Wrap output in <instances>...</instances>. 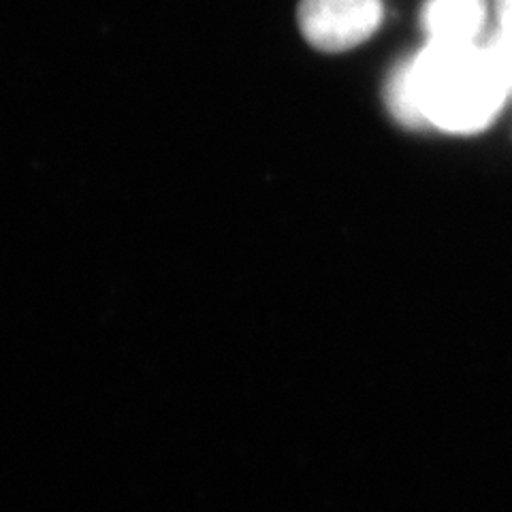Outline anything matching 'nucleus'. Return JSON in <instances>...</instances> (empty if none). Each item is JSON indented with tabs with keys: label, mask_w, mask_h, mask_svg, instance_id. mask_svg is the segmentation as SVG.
<instances>
[{
	"label": "nucleus",
	"mask_w": 512,
	"mask_h": 512,
	"mask_svg": "<svg viewBox=\"0 0 512 512\" xmlns=\"http://www.w3.org/2000/svg\"><path fill=\"white\" fill-rule=\"evenodd\" d=\"M412 75L429 126L446 133L483 131L510 96L478 41L429 39L423 50L412 56Z\"/></svg>",
	"instance_id": "nucleus-1"
},
{
	"label": "nucleus",
	"mask_w": 512,
	"mask_h": 512,
	"mask_svg": "<svg viewBox=\"0 0 512 512\" xmlns=\"http://www.w3.org/2000/svg\"><path fill=\"white\" fill-rule=\"evenodd\" d=\"M303 39L320 52H346L370 39L382 22L380 0H301Z\"/></svg>",
	"instance_id": "nucleus-2"
},
{
	"label": "nucleus",
	"mask_w": 512,
	"mask_h": 512,
	"mask_svg": "<svg viewBox=\"0 0 512 512\" xmlns=\"http://www.w3.org/2000/svg\"><path fill=\"white\" fill-rule=\"evenodd\" d=\"M485 18V0H427L423 7V28L436 41H476Z\"/></svg>",
	"instance_id": "nucleus-3"
},
{
	"label": "nucleus",
	"mask_w": 512,
	"mask_h": 512,
	"mask_svg": "<svg viewBox=\"0 0 512 512\" xmlns=\"http://www.w3.org/2000/svg\"><path fill=\"white\" fill-rule=\"evenodd\" d=\"M384 101H387L391 116L402 126L412 128V131H421V128L429 126L419 105V96H416L412 58L402 60L391 71L387 79V88H384Z\"/></svg>",
	"instance_id": "nucleus-4"
},
{
	"label": "nucleus",
	"mask_w": 512,
	"mask_h": 512,
	"mask_svg": "<svg viewBox=\"0 0 512 512\" xmlns=\"http://www.w3.org/2000/svg\"><path fill=\"white\" fill-rule=\"evenodd\" d=\"M480 45L485 47V52L491 58L495 71L502 77L508 94H512V28L500 24L487 37V41Z\"/></svg>",
	"instance_id": "nucleus-5"
},
{
	"label": "nucleus",
	"mask_w": 512,
	"mask_h": 512,
	"mask_svg": "<svg viewBox=\"0 0 512 512\" xmlns=\"http://www.w3.org/2000/svg\"><path fill=\"white\" fill-rule=\"evenodd\" d=\"M495 11L502 26L512 28V0H495Z\"/></svg>",
	"instance_id": "nucleus-6"
}]
</instances>
